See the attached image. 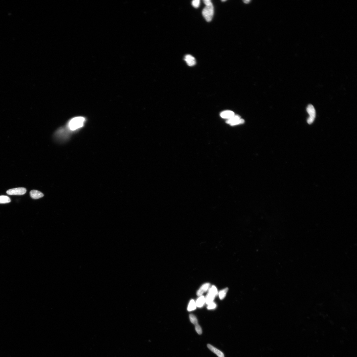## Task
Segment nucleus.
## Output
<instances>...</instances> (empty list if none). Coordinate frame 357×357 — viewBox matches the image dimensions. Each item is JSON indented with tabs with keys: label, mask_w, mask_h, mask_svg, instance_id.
Here are the masks:
<instances>
[{
	"label": "nucleus",
	"mask_w": 357,
	"mask_h": 357,
	"mask_svg": "<svg viewBox=\"0 0 357 357\" xmlns=\"http://www.w3.org/2000/svg\"><path fill=\"white\" fill-rule=\"evenodd\" d=\"M85 120V118L83 117H78L74 118L69 122V128L70 130L74 131L82 127Z\"/></svg>",
	"instance_id": "1"
},
{
	"label": "nucleus",
	"mask_w": 357,
	"mask_h": 357,
	"mask_svg": "<svg viewBox=\"0 0 357 357\" xmlns=\"http://www.w3.org/2000/svg\"><path fill=\"white\" fill-rule=\"evenodd\" d=\"M214 13V8L213 4L210 6H206L202 11V14L204 18L208 22H209L212 20Z\"/></svg>",
	"instance_id": "2"
},
{
	"label": "nucleus",
	"mask_w": 357,
	"mask_h": 357,
	"mask_svg": "<svg viewBox=\"0 0 357 357\" xmlns=\"http://www.w3.org/2000/svg\"><path fill=\"white\" fill-rule=\"evenodd\" d=\"M307 111L309 115L307 119V122L309 124L312 123L314 121L316 116V112L314 107L311 105H309L307 108Z\"/></svg>",
	"instance_id": "3"
},
{
	"label": "nucleus",
	"mask_w": 357,
	"mask_h": 357,
	"mask_svg": "<svg viewBox=\"0 0 357 357\" xmlns=\"http://www.w3.org/2000/svg\"><path fill=\"white\" fill-rule=\"evenodd\" d=\"M26 192V189L25 188H18L10 189L6 191V193L9 195H24Z\"/></svg>",
	"instance_id": "4"
},
{
	"label": "nucleus",
	"mask_w": 357,
	"mask_h": 357,
	"mask_svg": "<svg viewBox=\"0 0 357 357\" xmlns=\"http://www.w3.org/2000/svg\"><path fill=\"white\" fill-rule=\"evenodd\" d=\"M244 119H240L239 116L234 115L233 117L227 119L226 123L231 125L232 126H234L239 124H243L244 123Z\"/></svg>",
	"instance_id": "5"
},
{
	"label": "nucleus",
	"mask_w": 357,
	"mask_h": 357,
	"mask_svg": "<svg viewBox=\"0 0 357 357\" xmlns=\"http://www.w3.org/2000/svg\"><path fill=\"white\" fill-rule=\"evenodd\" d=\"M184 60L189 66H194L196 63L195 58L190 55H186Z\"/></svg>",
	"instance_id": "6"
},
{
	"label": "nucleus",
	"mask_w": 357,
	"mask_h": 357,
	"mask_svg": "<svg viewBox=\"0 0 357 357\" xmlns=\"http://www.w3.org/2000/svg\"><path fill=\"white\" fill-rule=\"evenodd\" d=\"M30 196L34 199H38L44 196L43 193L37 190H33L30 191Z\"/></svg>",
	"instance_id": "7"
},
{
	"label": "nucleus",
	"mask_w": 357,
	"mask_h": 357,
	"mask_svg": "<svg viewBox=\"0 0 357 357\" xmlns=\"http://www.w3.org/2000/svg\"><path fill=\"white\" fill-rule=\"evenodd\" d=\"M207 347L211 351L214 353L216 354L219 357H225L224 354L222 352L220 351V350L217 349L216 348L214 347L213 346L208 344L207 345Z\"/></svg>",
	"instance_id": "8"
},
{
	"label": "nucleus",
	"mask_w": 357,
	"mask_h": 357,
	"mask_svg": "<svg viewBox=\"0 0 357 357\" xmlns=\"http://www.w3.org/2000/svg\"><path fill=\"white\" fill-rule=\"evenodd\" d=\"M234 113L233 111H225L222 112L220 114V116L223 119H229L233 117Z\"/></svg>",
	"instance_id": "9"
},
{
	"label": "nucleus",
	"mask_w": 357,
	"mask_h": 357,
	"mask_svg": "<svg viewBox=\"0 0 357 357\" xmlns=\"http://www.w3.org/2000/svg\"><path fill=\"white\" fill-rule=\"evenodd\" d=\"M209 286V283H205L197 291V295L199 296H201L204 292L207 291Z\"/></svg>",
	"instance_id": "10"
},
{
	"label": "nucleus",
	"mask_w": 357,
	"mask_h": 357,
	"mask_svg": "<svg viewBox=\"0 0 357 357\" xmlns=\"http://www.w3.org/2000/svg\"><path fill=\"white\" fill-rule=\"evenodd\" d=\"M205 302V297L203 296H201L198 299L196 303L197 307H203Z\"/></svg>",
	"instance_id": "11"
},
{
	"label": "nucleus",
	"mask_w": 357,
	"mask_h": 357,
	"mask_svg": "<svg viewBox=\"0 0 357 357\" xmlns=\"http://www.w3.org/2000/svg\"><path fill=\"white\" fill-rule=\"evenodd\" d=\"M11 199L9 197L6 195L0 196V204L10 203Z\"/></svg>",
	"instance_id": "12"
},
{
	"label": "nucleus",
	"mask_w": 357,
	"mask_h": 357,
	"mask_svg": "<svg viewBox=\"0 0 357 357\" xmlns=\"http://www.w3.org/2000/svg\"><path fill=\"white\" fill-rule=\"evenodd\" d=\"M197 306L196 304V303L194 300H191L189 303L188 305V310L189 311H191L194 310L196 308Z\"/></svg>",
	"instance_id": "13"
},
{
	"label": "nucleus",
	"mask_w": 357,
	"mask_h": 357,
	"mask_svg": "<svg viewBox=\"0 0 357 357\" xmlns=\"http://www.w3.org/2000/svg\"><path fill=\"white\" fill-rule=\"evenodd\" d=\"M215 297L212 295L208 293L207 296H206L205 298V302L206 304L209 305L211 303L213 302L214 299Z\"/></svg>",
	"instance_id": "14"
},
{
	"label": "nucleus",
	"mask_w": 357,
	"mask_h": 357,
	"mask_svg": "<svg viewBox=\"0 0 357 357\" xmlns=\"http://www.w3.org/2000/svg\"><path fill=\"white\" fill-rule=\"evenodd\" d=\"M228 290V289L226 288V289L221 290L219 292V298H220V299L223 300L225 298L226 295Z\"/></svg>",
	"instance_id": "15"
},
{
	"label": "nucleus",
	"mask_w": 357,
	"mask_h": 357,
	"mask_svg": "<svg viewBox=\"0 0 357 357\" xmlns=\"http://www.w3.org/2000/svg\"><path fill=\"white\" fill-rule=\"evenodd\" d=\"M208 293L216 297L218 294V291L216 287L215 286H213L209 290Z\"/></svg>",
	"instance_id": "16"
},
{
	"label": "nucleus",
	"mask_w": 357,
	"mask_h": 357,
	"mask_svg": "<svg viewBox=\"0 0 357 357\" xmlns=\"http://www.w3.org/2000/svg\"><path fill=\"white\" fill-rule=\"evenodd\" d=\"M189 317H190V320L191 323L194 324L195 325L198 324L197 319L194 315L191 314Z\"/></svg>",
	"instance_id": "17"
},
{
	"label": "nucleus",
	"mask_w": 357,
	"mask_h": 357,
	"mask_svg": "<svg viewBox=\"0 0 357 357\" xmlns=\"http://www.w3.org/2000/svg\"><path fill=\"white\" fill-rule=\"evenodd\" d=\"M200 4V1L199 0H194L192 1V4L193 7L195 8H197L199 7Z\"/></svg>",
	"instance_id": "18"
},
{
	"label": "nucleus",
	"mask_w": 357,
	"mask_h": 357,
	"mask_svg": "<svg viewBox=\"0 0 357 357\" xmlns=\"http://www.w3.org/2000/svg\"><path fill=\"white\" fill-rule=\"evenodd\" d=\"M195 329L199 335H201L202 333V328L198 324L195 325Z\"/></svg>",
	"instance_id": "19"
},
{
	"label": "nucleus",
	"mask_w": 357,
	"mask_h": 357,
	"mask_svg": "<svg viewBox=\"0 0 357 357\" xmlns=\"http://www.w3.org/2000/svg\"><path fill=\"white\" fill-rule=\"evenodd\" d=\"M216 305L214 303L212 302L208 305L207 308L209 309H213L216 308Z\"/></svg>",
	"instance_id": "20"
},
{
	"label": "nucleus",
	"mask_w": 357,
	"mask_h": 357,
	"mask_svg": "<svg viewBox=\"0 0 357 357\" xmlns=\"http://www.w3.org/2000/svg\"><path fill=\"white\" fill-rule=\"evenodd\" d=\"M203 1L206 6H210L213 4L210 0H204Z\"/></svg>",
	"instance_id": "21"
}]
</instances>
